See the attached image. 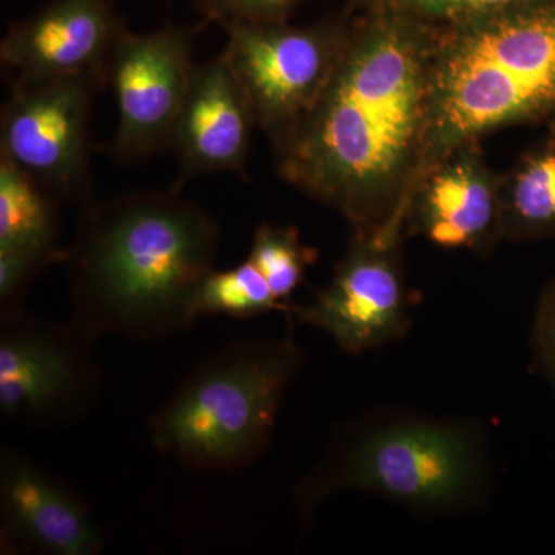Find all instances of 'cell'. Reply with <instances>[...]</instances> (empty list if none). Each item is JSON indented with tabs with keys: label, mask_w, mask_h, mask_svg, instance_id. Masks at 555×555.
<instances>
[{
	"label": "cell",
	"mask_w": 555,
	"mask_h": 555,
	"mask_svg": "<svg viewBox=\"0 0 555 555\" xmlns=\"http://www.w3.org/2000/svg\"><path fill=\"white\" fill-rule=\"evenodd\" d=\"M203 25L169 24L149 35L126 30L119 36L107 67V86L115 93L118 108L113 153L119 159L149 158L170 149L196 67L193 42Z\"/></svg>",
	"instance_id": "cell-10"
},
{
	"label": "cell",
	"mask_w": 555,
	"mask_h": 555,
	"mask_svg": "<svg viewBox=\"0 0 555 555\" xmlns=\"http://www.w3.org/2000/svg\"><path fill=\"white\" fill-rule=\"evenodd\" d=\"M555 235V134L539 142L502 177V240Z\"/></svg>",
	"instance_id": "cell-16"
},
{
	"label": "cell",
	"mask_w": 555,
	"mask_h": 555,
	"mask_svg": "<svg viewBox=\"0 0 555 555\" xmlns=\"http://www.w3.org/2000/svg\"><path fill=\"white\" fill-rule=\"evenodd\" d=\"M101 72L17 78L0 119V158L25 171L54 199L86 207L93 196L89 120Z\"/></svg>",
	"instance_id": "cell-7"
},
{
	"label": "cell",
	"mask_w": 555,
	"mask_h": 555,
	"mask_svg": "<svg viewBox=\"0 0 555 555\" xmlns=\"http://www.w3.org/2000/svg\"><path fill=\"white\" fill-rule=\"evenodd\" d=\"M255 127L250 105L222 56L196 65L171 134L170 149L179 166L173 189L219 171L246 177Z\"/></svg>",
	"instance_id": "cell-14"
},
{
	"label": "cell",
	"mask_w": 555,
	"mask_h": 555,
	"mask_svg": "<svg viewBox=\"0 0 555 555\" xmlns=\"http://www.w3.org/2000/svg\"><path fill=\"white\" fill-rule=\"evenodd\" d=\"M294 306L281 302L254 262L229 270H211L193 299V315L255 318L269 312L291 313Z\"/></svg>",
	"instance_id": "cell-17"
},
{
	"label": "cell",
	"mask_w": 555,
	"mask_h": 555,
	"mask_svg": "<svg viewBox=\"0 0 555 555\" xmlns=\"http://www.w3.org/2000/svg\"><path fill=\"white\" fill-rule=\"evenodd\" d=\"M409 235L449 250L483 254L502 240V177L469 142L426 171L408 217Z\"/></svg>",
	"instance_id": "cell-12"
},
{
	"label": "cell",
	"mask_w": 555,
	"mask_h": 555,
	"mask_svg": "<svg viewBox=\"0 0 555 555\" xmlns=\"http://www.w3.org/2000/svg\"><path fill=\"white\" fill-rule=\"evenodd\" d=\"M217 219L179 190L82 207L67 248L72 321L100 339L159 341L192 327L193 299L218 257Z\"/></svg>",
	"instance_id": "cell-2"
},
{
	"label": "cell",
	"mask_w": 555,
	"mask_h": 555,
	"mask_svg": "<svg viewBox=\"0 0 555 555\" xmlns=\"http://www.w3.org/2000/svg\"><path fill=\"white\" fill-rule=\"evenodd\" d=\"M126 30L115 0H51L10 25L0 60L22 79L107 75L109 54Z\"/></svg>",
	"instance_id": "cell-13"
},
{
	"label": "cell",
	"mask_w": 555,
	"mask_h": 555,
	"mask_svg": "<svg viewBox=\"0 0 555 555\" xmlns=\"http://www.w3.org/2000/svg\"><path fill=\"white\" fill-rule=\"evenodd\" d=\"M436 27L364 13L326 89L276 150L281 178L334 208L352 232L408 224L429 113Z\"/></svg>",
	"instance_id": "cell-1"
},
{
	"label": "cell",
	"mask_w": 555,
	"mask_h": 555,
	"mask_svg": "<svg viewBox=\"0 0 555 555\" xmlns=\"http://www.w3.org/2000/svg\"><path fill=\"white\" fill-rule=\"evenodd\" d=\"M404 221L353 232L327 286L287 317L328 335L350 356H363L409 334L418 305L404 268Z\"/></svg>",
	"instance_id": "cell-8"
},
{
	"label": "cell",
	"mask_w": 555,
	"mask_h": 555,
	"mask_svg": "<svg viewBox=\"0 0 555 555\" xmlns=\"http://www.w3.org/2000/svg\"><path fill=\"white\" fill-rule=\"evenodd\" d=\"M2 550L96 555L104 547L90 506L64 480L17 449L0 456Z\"/></svg>",
	"instance_id": "cell-11"
},
{
	"label": "cell",
	"mask_w": 555,
	"mask_h": 555,
	"mask_svg": "<svg viewBox=\"0 0 555 555\" xmlns=\"http://www.w3.org/2000/svg\"><path fill=\"white\" fill-rule=\"evenodd\" d=\"M317 258L315 248L302 243L294 225L262 222L255 230L247 259L268 280L275 297L288 305V298L305 281L306 272Z\"/></svg>",
	"instance_id": "cell-18"
},
{
	"label": "cell",
	"mask_w": 555,
	"mask_h": 555,
	"mask_svg": "<svg viewBox=\"0 0 555 555\" xmlns=\"http://www.w3.org/2000/svg\"><path fill=\"white\" fill-rule=\"evenodd\" d=\"M532 369L547 383L555 398V280L537 302L531 332Z\"/></svg>",
	"instance_id": "cell-21"
},
{
	"label": "cell",
	"mask_w": 555,
	"mask_h": 555,
	"mask_svg": "<svg viewBox=\"0 0 555 555\" xmlns=\"http://www.w3.org/2000/svg\"><path fill=\"white\" fill-rule=\"evenodd\" d=\"M94 341L75 321L50 323L24 309L2 315V415L43 427L89 414L101 385Z\"/></svg>",
	"instance_id": "cell-9"
},
{
	"label": "cell",
	"mask_w": 555,
	"mask_h": 555,
	"mask_svg": "<svg viewBox=\"0 0 555 555\" xmlns=\"http://www.w3.org/2000/svg\"><path fill=\"white\" fill-rule=\"evenodd\" d=\"M492 486L483 423L387 409L338 427L320 463L295 485L294 503L302 525L345 492L377 495L415 516H454L485 506Z\"/></svg>",
	"instance_id": "cell-3"
},
{
	"label": "cell",
	"mask_w": 555,
	"mask_h": 555,
	"mask_svg": "<svg viewBox=\"0 0 555 555\" xmlns=\"http://www.w3.org/2000/svg\"><path fill=\"white\" fill-rule=\"evenodd\" d=\"M551 118L555 0L436 28L422 178L491 131Z\"/></svg>",
	"instance_id": "cell-4"
},
{
	"label": "cell",
	"mask_w": 555,
	"mask_h": 555,
	"mask_svg": "<svg viewBox=\"0 0 555 555\" xmlns=\"http://www.w3.org/2000/svg\"><path fill=\"white\" fill-rule=\"evenodd\" d=\"M537 2L545 0H347L360 14H397L436 28Z\"/></svg>",
	"instance_id": "cell-19"
},
{
	"label": "cell",
	"mask_w": 555,
	"mask_h": 555,
	"mask_svg": "<svg viewBox=\"0 0 555 555\" xmlns=\"http://www.w3.org/2000/svg\"><path fill=\"white\" fill-rule=\"evenodd\" d=\"M57 201L38 182L0 158V250L27 251L64 262Z\"/></svg>",
	"instance_id": "cell-15"
},
{
	"label": "cell",
	"mask_w": 555,
	"mask_h": 555,
	"mask_svg": "<svg viewBox=\"0 0 555 555\" xmlns=\"http://www.w3.org/2000/svg\"><path fill=\"white\" fill-rule=\"evenodd\" d=\"M203 16L211 22L270 24L287 22L305 0H193Z\"/></svg>",
	"instance_id": "cell-20"
},
{
	"label": "cell",
	"mask_w": 555,
	"mask_h": 555,
	"mask_svg": "<svg viewBox=\"0 0 555 555\" xmlns=\"http://www.w3.org/2000/svg\"><path fill=\"white\" fill-rule=\"evenodd\" d=\"M232 69L257 127L280 150L326 89L349 38V17L294 27L287 22H218Z\"/></svg>",
	"instance_id": "cell-6"
},
{
	"label": "cell",
	"mask_w": 555,
	"mask_h": 555,
	"mask_svg": "<svg viewBox=\"0 0 555 555\" xmlns=\"http://www.w3.org/2000/svg\"><path fill=\"white\" fill-rule=\"evenodd\" d=\"M302 366L305 352L291 332L225 346L150 416L153 448L190 470L254 465L268 452L284 396Z\"/></svg>",
	"instance_id": "cell-5"
}]
</instances>
